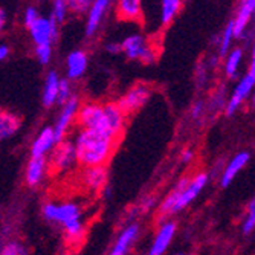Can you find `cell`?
<instances>
[{
    "label": "cell",
    "instance_id": "4fadbf2b",
    "mask_svg": "<svg viewBox=\"0 0 255 255\" xmlns=\"http://www.w3.org/2000/svg\"><path fill=\"white\" fill-rule=\"evenodd\" d=\"M139 234H141V226H139L137 222H131L126 225L118 234L117 240L113 242L107 255H128L131 248L137 242Z\"/></svg>",
    "mask_w": 255,
    "mask_h": 255
},
{
    "label": "cell",
    "instance_id": "d4e9b609",
    "mask_svg": "<svg viewBox=\"0 0 255 255\" xmlns=\"http://www.w3.org/2000/svg\"><path fill=\"white\" fill-rule=\"evenodd\" d=\"M183 6V0H159V21L160 25L168 26L179 15Z\"/></svg>",
    "mask_w": 255,
    "mask_h": 255
},
{
    "label": "cell",
    "instance_id": "603a6c76",
    "mask_svg": "<svg viewBox=\"0 0 255 255\" xmlns=\"http://www.w3.org/2000/svg\"><path fill=\"white\" fill-rule=\"evenodd\" d=\"M21 127V118L14 112L0 110V142L14 137Z\"/></svg>",
    "mask_w": 255,
    "mask_h": 255
},
{
    "label": "cell",
    "instance_id": "7402d4cb",
    "mask_svg": "<svg viewBox=\"0 0 255 255\" xmlns=\"http://www.w3.org/2000/svg\"><path fill=\"white\" fill-rule=\"evenodd\" d=\"M144 0H117V15L124 21L142 20Z\"/></svg>",
    "mask_w": 255,
    "mask_h": 255
},
{
    "label": "cell",
    "instance_id": "e0dca14e",
    "mask_svg": "<svg viewBox=\"0 0 255 255\" xmlns=\"http://www.w3.org/2000/svg\"><path fill=\"white\" fill-rule=\"evenodd\" d=\"M57 144L58 141L55 137L52 126H44L41 130H38V133L31 142V157H48Z\"/></svg>",
    "mask_w": 255,
    "mask_h": 255
},
{
    "label": "cell",
    "instance_id": "ffe728a7",
    "mask_svg": "<svg viewBox=\"0 0 255 255\" xmlns=\"http://www.w3.org/2000/svg\"><path fill=\"white\" fill-rule=\"evenodd\" d=\"M251 159V154L248 151H240L234 154V157H231V160L226 165H223V170L220 173V185L223 188L229 187L234 182V179L240 174V171L248 165V162Z\"/></svg>",
    "mask_w": 255,
    "mask_h": 255
},
{
    "label": "cell",
    "instance_id": "52a82bcc",
    "mask_svg": "<svg viewBox=\"0 0 255 255\" xmlns=\"http://www.w3.org/2000/svg\"><path fill=\"white\" fill-rule=\"evenodd\" d=\"M80 106H81V100L78 95H74L71 100L60 106V112L55 118V123L52 124V128H54V133L58 142L67 139L69 131L77 124V115H78Z\"/></svg>",
    "mask_w": 255,
    "mask_h": 255
},
{
    "label": "cell",
    "instance_id": "83f0119b",
    "mask_svg": "<svg viewBox=\"0 0 255 255\" xmlns=\"http://www.w3.org/2000/svg\"><path fill=\"white\" fill-rule=\"evenodd\" d=\"M254 229H255V197L248 203L246 216H245L243 223H242V233L245 236H248L252 233Z\"/></svg>",
    "mask_w": 255,
    "mask_h": 255
},
{
    "label": "cell",
    "instance_id": "cb8c5ba5",
    "mask_svg": "<svg viewBox=\"0 0 255 255\" xmlns=\"http://www.w3.org/2000/svg\"><path fill=\"white\" fill-rule=\"evenodd\" d=\"M223 61V72L229 80H234L239 72H240V67L243 64L245 60V51L242 48H233L225 57Z\"/></svg>",
    "mask_w": 255,
    "mask_h": 255
},
{
    "label": "cell",
    "instance_id": "8d00e7d4",
    "mask_svg": "<svg viewBox=\"0 0 255 255\" xmlns=\"http://www.w3.org/2000/svg\"><path fill=\"white\" fill-rule=\"evenodd\" d=\"M180 157H182V162H185V164H188V162H191L193 157H194V151H193L191 148H185V150L182 151Z\"/></svg>",
    "mask_w": 255,
    "mask_h": 255
},
{
    "label": "cell",
    "instance_id": "5b68a950",
    "mask_svg": "<svg viewBox=\"0 0 255 255\" xmlns=\"http://www.w3.org/2000/svg\"><path fill=\"white\" fill-rule=\"evenodd\" d=\"M121 52L128 60H136L144 64H153L157 58L156 46L142 34H130L121 41Z\"/></svg>",
    "mask_w": 255,
    "mask_h": 255
},
{
    "label": "cell",
    "instance_id": "8992f818",
    "mask_svg": "<svg viewBox=\"0 0 255 255\" xmlns=\"http://www.w3.org/2000/svg\"><path fill=\"white\" fill-rule=\"evenodd\" d=\"M48 164L49 171L55 174H64L78 165L72 139H64L54 147V150L48 156Z\"/></svg>",
    "mask_w": 255,
    "mask_h": 255
},
{
    "label": "cell",
    "instance_id": "ac0fdd59",
    "mask_svg": "<svg viewBox=\"0 0 255 255\" xmlns=\"http://www.w3.org/2000/svg\"><path fill=\"white\" fill-rule=\"evenodd\" d=\"M254 21H255V0H242L240 6L236 12V17L233 18L236 38L246 37Z\"/></svg>",
    "mask_w": 255,
    "mask_h": 255
},
{
    "label": "cell",
    "instance_id": "836d02e7",
    "mask_svg": "<svg viewBox=\"0 0 255 255\" xmlns=\"http://www.w3.org/2000/svg\"><path fill=\"white\" fill-rule=\"evenodd\" d=\"M38 17H40V14H38L37 8L35 6H28L25 9V12H23V25H25L26 28H29Z\"/></svg>",
    "mask_w": 255,
    "mask_h": 255
},
{
    "label": "cell",
    "instance_id": "74e56055",
    "mask_svg": "<svg viewBox=\"0 0 255 255\" xmlns=\"http://www.w3.org/2000/svg\"><path fill=\"white\" fill-rule=\"evenodd\" d=\"M6 23H8V15L6 11L3 8H0V34H2L6 28Z\"/></svg>",
    "mask_w": 255,
    "mask_h": 255
},
{
    "label": "cell",
    "instance_id": "f546056e",
    "mask_svg": "<svg viewBox=\"0 0 255 255\" xmlns=\"http://www.w3.org/2000/svg\"><path fill=\"white\" fill-rule=\"evenodd\" d=\"M0 255H28V249L18 240H9L0 248Z\"/></svg>",
    "mask_w": 255,
    "mask_h": 255
},
{
    "label": "cell",
    "instance_id": "f35d334b",
    "mask_svg": "<svg viewBox=\"0 0 255 255\" xmlns=\"http://www.w3.org/2000/svg\"><path fill=\"white\" fill-rule=\"evenodd\" d=\"M11 54V49L8 44H0V61H5Z\"/></svg>",
    "mask_w": 255,
    "mask_h": 255
},
{
    "label": "cell",
    "instance_id": "ba28073f",
    "mask_svg": "<svg viewBox=\"0 0 255 255\" xmlns=\"http://www.w3.org/2000/svg\"><path fill=\"white\" fill-rule=\"evenodd\" d=\"M77 127L86 128V130L104 131L103 103H98V101L81 103V106L78 109V115H77Z\"/></svg>",
    "mask_w": 255,
    "mask_h": 255
},
{
    "label": "cell",
    "instance_id": "2e32d148",
    "mask_svg": "<svg viewBox=\"0 0 255 255\" xmlns=\"http://www.w3.org/2000/svg\"><path fill=\"white\" fill-rule=\"evenodd\" d=\"M48 157H29L25 167V183L29 188H38L49 174Z\"/></svg>",
    "mask_w": 255,
    "mask_h": 255
},
{
    "label": "cell",
    "instance_id": "4316f807",
    "mask_svg": "<svg viewBox=\"0 0 255 255\" xmlns=\"http://www.w3.org/2000/svg\"><path fill=\"white\" fill-rule=\"evenodd\" d=\"M226 89L225 87H219L216 92H213L210 100L206 103V113H217V112H222L225 110L226 107Z\"/></svg>",
    "mask_w": 255,
    "mask_h": 255
},
{
    "label": "cell",
    "instance_id": "8fae6325",
    "mask_svg": "<svg viewBox=\"0 0 255 255\" xmlns=\"http://www.w3.org/2000/svg\"><path fill=\"white\" fill-rule=\"evenodd\" d=\"M103 110H104V131L121 139L128 121V115L120 107L117 101L103 103Z\"/></svg>",
    "mask_w": 255,
    "mask_h": 255
},
{
    "label": "cell",
    "instance_id": "30bf717a",
    "mask_svg": "<svg viewBox=\"0 0 255 255\" xmlns=\"http://www.w3.org/2000/svg\"><path fill=\"white\" fill-rule=\"evenodd\" d=\"M150 98H151V89L144 83H137L130 89H127L117 103L130 117V115L141 110L150 101Z\"/></svg>",
    "mask_w": 255,
    "mask_h": 255
},
{
    "label": "cell",
    "instance_id": "60d3db41",
    "mask_svg": "<svg viewBox=\"0 0 255 255\" xmlns=\"http://www.w3.org/2000/svg\"><path fill=\"white\" fill-rule=\"evenodd\" d=\"M176 255H185V254H176Z\"/></svg>",
    "mask_w": 255,
    "mask_h": 255
},
{
    "label": "cell",
    "instance_id": "484cf974",
    "mask_svg": "<svg viewBox=\"0 0 255 255\" xmlns=\"http://www.w3.org/2000/svg\"><path fill=\"white\" fill-rule=\"evenodd\" d=\"M236 40L234 35V25H233V18H231L226 26L222 29L220 35H219V57H225L231 49H233V43Z\"/></svg>",
    "mask_w": 255,
    "mask_h": 255
},
{
    "label": "cell",
    "instance_id": "9a60e30c",
    "mask_svg": "<svg viewBox=\"0 0 255 255\" xmlns=\"http://www.w3.org/2000/svg\"><path fill=\"white\" fill-rule=\"evenodd\" d=\"M80 182L89 193L100 194L107 187L109 171H107L106 167H87V168H83V171L80 174Z\"/></svg>",
    "mask_w": 255,
    "mask_h": 255
},
{
    "label": "cell",
    "instance_id": "1f68e13d",
    "mask_svg": "<svg viewBox=\"0 0 255 255\" xmlns=\"http://www.w3.org/2000/svg\"><path fill=\"white\" fill-rule=\"evenodd\" d=\"M34 54L41 66H48L52 60V46H35Z\"/></svg>",
    "mask_w": 255,
    "mask_h": 255
},
{
    "label": "cell",
    "instance_id": "ab89813d",
    "mask_svg": "<svg viewBox=\"0 0 255 255\" xmlns=\"http://www.w3.org/2000/svg\"><path fill=\"white\" fill-rule=\"evenodd\" d=\"M249 101H251V106L255 107V89L252 90V94L249 95Z\"/></svg>",
    "mask_w": 255,
    "mask_h": 255
},
{
    "label": "cell",
    "instance_id": "7a4b0ae2",
    "mask_svg": "<svg viewBox=\"0 0 255 255\" xmlns=\"http://www.w3.org/2000/svg\"><path fill=\"white\" fill-rule=\"evenodd\" d=\"M41 216L46 222L61 228L69 242L81 240L86 233L83 210L74 200H46L41 205Z\"/></svg>",
    "mask_w": 255,
    "mask_h": 255
},
{
    "label": "cell",
    "instance_id": "d6986e66",
    "mask_svg": "<svg viewBox=\"0 0 255 255\" xmlns=\"http://www.w3.org/2000/svg\"><path fill=\"white\" fill-rule=\"evenodd\" d=\"M89 67V55L81 51L75 49L69 52L66 57V78L69 81H77L83 78Z\"/></svg>",
    "mask_w": 255,
    "mask_h": 255
},
{
    "label": "cell",
    "instance_id": "4dcf8cb0",
    "mask_svg": "<svg viewBox=\"0 0 255 255\" xmlns=\"http://www.w3.org/2000/svg\"><path fill=\"white\" fill-rule=\"evenodd\" d=\"M74 97V90H72V84L67 78H61L60 81V90H58V103L57 106L64 104L66 101H69Z\"/></svg>",
    "mask_w": 255,
    "mask_h": 255
},
{
    "label": "cell",
    "instance_id": "e575fe53",
    "mask_svg": "<svg viewBox=\"0 0 255 255\" xmlns=\"http://www.w3.org/2000/svg\"><path fill=\"white\" fill-rule=\"evenodd\" d=\"M94 2V0H69V11H75V12H83L87 11L89 5Z\"/></svg>",
    "mask_w": 255,
    "mask_h": 255
},
{
    "label": "cell",
    "instance_id": "6da1fadb",
    "mask_svg": "<svg viewBox=\"0 0 255 255\" xmlns=\"http://www.w3.org/2000/svg\"><path fill=\"white\" fill-rule=\"evenodd\" d=\"M72 142L75 147L78 165L87 168L106 167L117 150L120 139L104 131L78 128L72 137Z\"/></svg>",
    "mask_w": 255,
    "mask_h": 255
},
{
    "label": "cell",
    "instance_id": "f1b7e54d",
    "mask_svg": "<svg viewBox=\"0 0 255 255\" xmlns=\"http://www.w3.org/2000/svg\"><path fill=\"white\" fill-rule=\"evenodd\" d=\"M67 12H69V0H52L51 18H54L58 25L66 20Z\"/></svg>",
    "mask_w": 255,
    "mask_h": 255
},
{
    "label": "cell",
    "instance_id": "44dd1931",
    "mask_svg": "<svg viewBox=\"0 0 255 255\" xmlns=\"http://www.w3.org/2000/svg\"><path fill=\"white\" fill-rule=\"evenodd\" d=\"M60 81L61 77L57 71L48 72L43 83V92H41V103L44 107H54L58 103V90H60Z\"/></svg>",
    "mask_w": 255,
    "mask_h": 255
},
{
    "label": "cell",
    "instance_id": "9c48e42d",
    "mask_svg": "<svg viewBox=\"0 0 255 255\" xmlns=\"http://www.w3.org/2000/svg\"><path fill=\"white\" fill-rule=\"evenodd\" d=\"M35 46H52L58 38V23L51 17H38L28 28Z\"/></svg>",
    "mask_w": 255,
    "mask_h": 255
},
{
    "label": "cell",
    "instance_id": "d6a6232c",
    "mask_svg": "<svg viewBox=\"0 0 255 255\" xmlns=\"http://www.w3.org/2000/svg\"><path fill=\"white\" fill-rule=\"evenodd\" d=\"M205 115H206V103L203 100H197L190 110V117L193 121H200Z\"/></svg>",
    "mask_w": 255,
    "mask_h": 255
},
{
    "label": "cell",
    "instance_id": "d590c367",
    "mask_svg": "<svg viewBox=\"0 0 255 255\" xmlns=\"http://www.w3.org/2000/svg\"><path fill=\"white\" fill-rule=\"evenodd\" d=\"M106 51L110 54H121V43H107Z\"/></svg>",
    "mask_w": 255,
    "mask_h": 255
},
{
    "label": "cell",
    "instance_id": "7c38bea8",
    "mask_svg": "<svg viewBox=\"0 0 255 255\" xmlns=\"http://www.w3.org/2000/svg\"><path fill=\"white\" fill-rule=\"evenodd\" d=\"M177 231V225L171 219H164L156 228V233L153 236L151 245L148 248L147 255H165V252L170 249L174 236Z\"/></svg>",
    "mask_w": 255,
    "mask_h": 255
},
{
    "label": "cell",
    "instance_id": "3957f363",
    "mask_svg": "<svg viewBox=\"0 0 255 255\" xmlns=\"http://www.w3.org/2000/svg\"><path fill=\"white\" fill-rule=\"evenodd\" d=\"M210 182V176L205 171H200L191 177L185 176L177 180V183L171 188V191L164 197V200L159 205V214L168 219L185 208H188L205 190V187Z\"/></svg>",
    "mask_w": 255,
    "mask_h": 255
},
{
    "label": "cell",
    "instance_id": "5bb4252c",
    "mask_svg": "<svg viewBox=\"0 0 255 255\" xmlns=\"http://www.w3.org/2000/svg\"><path fill=\"white\" fill-rule=\"evenodd\" d=\"M112 2L113 0H94V2L89 5L87 21H86V29H84V34L87 38H92L97 35Z\"/></svg>",
    "mask_w": 255,
    "mask_h": 255
},
{
    "label": "cell",
    "instance_id": "277c9868",
    "mask_svg": "<svg viewBox=\"0 0 255 255\" xmlns=\"http://www.w3.org/2000/svg\"><path fill=\"white\" fill-rule=\"evenodd\" d=\"M254 89H255V41L251 49V60L248 64V71L239 80L236 89L233 90V94L228 97L226 107H225V113L228 117H233V115L242 107V104L246 100H249V95L252 94Z\"/></svg>",
    "mask_w": 255,
    "mask_h": 255
}]
</instances>
